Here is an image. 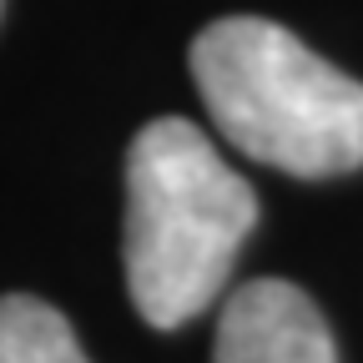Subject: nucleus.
I'll return each instance as SVG.
<instances>
[{
	"label": "nucleus",
	"instance_id": "f257e3e1",
	"mask_svg": "<svg viewBox=\"0 0 363 363\" xmlns=\"http://www.w3.org/2000/svg\"><path fill=\"white\" fill-rule=\"evenodd\" d=\"M257 222L252 187L182 116H157L126 152V288L152 328H182L233 278Z\"/></svg>",
	"mask_w": 363,
	"mask_h": 363
},
{
	"label": "nucleus",
	"instance_id": "39448f33",
	"mask_svg": "<svg viewBox=\"0 0 363 363\" xmlns=\"http://www.w3.org/2000/svg\"><path fill=\"white\" fill-rule=\"evenodd\" d=\"M0 11H6V0H0Z\"/></svg>",
	"mask_w": 363,
	"mask_h": 363
},
{
	"label": "nucleus",
	"instance_id": "7ed1b4c3",
	"mask_svg": "<svg viewBox=\"0 0 363 363\" xmlns=\"http://www.w3.org/2000/svg\"><path fill=\"white\" fill-rule=\"evenodd\" d=\"M212 363H338V348L303 288L283 278H257L227 298Z\"/></svg>",
	"mask_w": 363,
	"mask_h": 363
},
{
	"label": "nucleus",
	"instance_id": "20e7f679",
	"mask_svg": "<svg viewBox=\"0 0 363 363\" xmlns=\"http://www.w3.org/2000/svg\"><path fill=\"white\" fill-rule=\"evenodd\" d=\"M0 363H91L71 323L40 298H0Z\"/></svg>",
	"mask_w": 363,
	"mask_h": 363
},
{
	"label": "nucleus",
	"instance_id": "f03ea898",
	"mask_svg": "<svg viewBox=\"0 0 363 363\" xmlns=\"http://www.w3.org/2000/svg\"><path fill=\"white\" fill-rule=\"evenodd\" d=\"M192 81L242 157L298 182L363 167V81L262 16H222L192 40Z\"/></svg>",
	"mask_w": 363,
	"mask_h": 363
}]
</instances>
